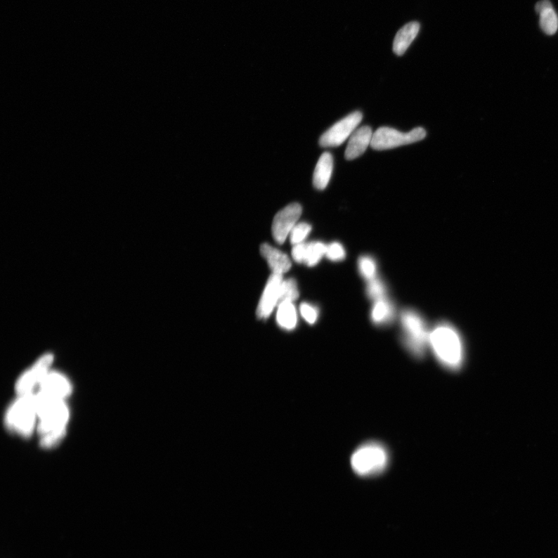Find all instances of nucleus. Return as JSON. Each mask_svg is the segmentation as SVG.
Wrapping results in <instances>:
<instances>
[{
    "label": "nucleus",
    "instance_id": "nucleus-1",
    "mask_svg": "<svg viewBox=\"0 0 558 558\" xmlns=\"http://www.w3.org/2000/svg\"><path fill=\"white\" fill-rule=\"evenodd\" d=\"M429 346L440 364L457 370L464 360L463 344L458 331L448 323H441L431 331Z\"/></svg>",
    "mask_w": 558,
    "mask_h": 558
},
{
    "label": "nucleus",
    "instance_id": "nucleus-2",
    "mask_svg": "<svg viewBox=\"0 0 558 558\" xmlns=\"http://www.w3.org/2000/svg\"><path fill=\"white\" fill-rule=\"evenodd\" d=\"M389 463V451L378 442L361 445L351 458L353 471L361 477L378 476L387 469Z\"/></svg>",
    "mask_w": 558,
    "mask_h": 558
},
{
    "label": "nucleus",
    "instance_id": "nucleus-3",
    "mask_svg": "<svg viewBox=\"0 0 558 558\" xmlns=\"http://www.w3.org/2000/svg\"><path fill=\"white\" fill-rule=\"evenodd\" d=\"M402 342L414 358H424L429 346V335L427 323L416 311L405 310L401 314Z\"/></svg>",
    "mask_w": 558,
    "mask_h": 558
},
{
    "label": "nucleus",
    "instance_id": "nucleus-4",
    "mask_svg": "<svg viewBox=\"0 0 558 558\" xmlns=\"http://www.w3.org/2000/svg\"><path fill=\"white\" fill-rule=\"evenodd\" d=\"M36 416V396L32 394L20 396L7 412L6 425L13 431L28 436L32 433Z\"/></svg>",
    "mask_w": 558,
    "mask_h": 558
},
{
    "label": "nucleus",
    "instance_id": "nucleus-5",
    "mask_svg": "<svg viewBox=\"0 0 558 558\" xmlns=\"http://www.w3.org/2000/svg\"><path fill=\"white\" fill-rule=\"evenodd\" d=\"M426 136L427 132L422 127L403 133L394 128L383 126L373 134L371 147L376 150L393 149L424 140Z\"/></svg>",
    "mask_w": 558,
    "mask_h": 558
},
{
    "label": "nucleus",
    "instance_id": "nucleus-6",
    "mask_svg": "<svg viewBox=\"0 0 558 558\" xmlns=\"http://www.w3.org/2000/svg\"><path fill=\"white\" fill-rule=\"evenodd\" d=\"M363 115L359 111L353 112L332 126L320 138L323 148L338 147L351 138V136L361 122Z\"/></svg>",
    "mask_w": 558,
    "mask_h": 558
},
{
    "label": "nucleus",
    "instance_id": "nucleus-7",
    "mask_svg": "<svg viewBox=\"0 0 558 558\" xmlns=\"http://www.w3.org/2000/svg\"><path fill=\"white\" fill-rule=\"evenodd\" d=\"M303 209L299 203H292L275 215L273 223V235L278 244H283L297 224Z\"/></svg>",
    "mask_w": 558,
    "mask_h": 558
},
{
    "label": "nucleus",
    "instance_id": "nucleus-8",
    "mask_svg": "<svg viewBox=\"0 0 558 558\" xmlns=\"http://www.w3.org/2000/svg\"><path fill=\"white\" fill-rule=\"evenodd\" d=\"M53 356L51 353L45 354L36 363L22 375L16 384V390L20 396L32 394L31 391L41 384L44 377L48 374L52 364Z\"/></svg>",
    "mask_w": 558,
    "mask_h": 558
},
{
    "label": "nucleus",
    "instance_id": "nucleus-9",
    "mask_svg": "<svg viewBox=\"0 0 558 558\" xmlns=\"http://www.w3.org/2000/svg\"><path fill=\"white\" fill-rule=\"evenodd\" d=\"M283 281L282 275L273 274L268 278L257 308V316L259 319L268 318L275 307L278 305Z\"/></svg>",
    "mask_w": 558,
    "mask_h": 558
},
{
    "label": "nucleus",
    "instance_id": "nucleus-10",
    "mask_svg": "<svg viewBox=\"0 0 558 558\" xmlns=\"http://www.w3.org/2000/svg\"><path fill=\"white\" fill-rule=\"evenodd\" d=\"M373 134L368 126H361L354 131L345 150L346 160L351 161L363 155L368 147L371 146Z\"/></svg>",
    "mask_w": 558,
    "mask_h": 558
},
{
    "label": "nucleus",
    "instance_id": "nucleus-11",
    "mask_svg": "<svg viewBox=\"0 0 558 558\" xmlns=\"http://www.w3.org/2000/svg\"><path fill=\"white\" fill-rule=\"evenodd\" d=\"M40 384L42 393L63 401L72 391L69 380L63 375L56 372H48Z\"/></svg>",
    "mask_w": 558,
    "mask_h": 558
},
{
    "label": "nucleus",
    "instance_id": "nucleus-12",
    "mask_svg": "<svg viewBox=\"0 0 558 558\" xmlns=\"http://www.w3.org/2000/svg\"><path fill=\"white\" fill-rule=\"evenodd\" d=\"M261 252L267 261L273 274L283 275L291 268L292 264L288 256L273 246L268 244L262 245Z\"/></svg>",
    "mask_w": 558,
    "mask_h": 558
},
{
    "label": "nucleus",
    "instance_id": "nucleus-13",
    "mask_svg": "<svg viewBox=\"0 0 558 558\" xmlns=\"http://www.w3.org/2000/svg\"><path fill=\"white\" fill-rule=\"evenodd\" d=\"M334 169V158L329 153H323L316 165L313 183L318 190H325Z\"/></svg>",
    "mask_w": 558,
    "mask_h": 558
},
{
    "label": "nucleus",
    "instance_id": "nucleus-14",
    "mask_svg": "<svg viewBox=\"0 0 558 558\" xmlns=\"http://www.w3.org/2000/svg\"><path fill=\"white\" fill-rule=\"evenodd\" d=\"M420 25L417 22H411L403 27L396 34L394 42V51L396 55L401 56L410 46L416 39Z\"/></svg>",
    "mask_w": 558,
    "mask_h": 558
},
{
    "label": "nucleus",
    "instance_id": "nucleus-15",
    "mask_svg": "<svg viewBox=\"0 0 558 558\" xmlns=\"http://www.w3.org/2000/svg\"><path fill=\"white\" fill-rule=\"evenodd\" d=\"M372 320L377 325L390 323L395 318V309L386 298L376 301L372 308Z\"/></svg>",
    "mask_w": 558,
    "mask_h": 558
},
{
    "label": "nucleus",
    "instance_id": "nucleus-16",
    "mask_svg": "<svg viewBox=\"0 0 558 558\" xmlns=\"http://www.w3.org/2000/svg\"><path fill=\"white\" fill-rule=\"evenodd\" d=\"M278 325L285 330H293L297 327V313L295 306L290 301H283L278 306L276 316Z\"/></svg>",
    "mask_w": 558,
    "mask_h": 558
},
{
    "label": "nucleus",
    "instance_id": "nucleus-17",
    "mask_svg": "<svg viewBox=\"0 0 558 558\" xmlns=\"http://www.w3.org/2000/svg\"><path fill=\"white\" fill-rule=\"evenodd\" d=\"M539 15L540 26L542 31L547 35L554 34L558 30V17L553 6L541 12Z\"/></svg>",
    "mask_w": 558,
    "mask_h": 558
},
{
    "label": "nucleus",
    "instance_id": "nucleus-18",
    "mask_svg": "<svg viewBox=\"0 0 558 558\" xmlns=\"http://www.w3.org/2000/svg\"><path fill=\"white\" fill-rule=\"evenodd\" d=\"M327 246L325 244L314 241L306 244V258L305 264L309 267H313L320 261L323 255H326Z\"/></svg>",
    "mask_w": 558,
    "mask_h": 558
},
{
    "label": "nucleus",
    "instance_id": "nucleus-19",
    "mask_svg": "<svg viewBox=\"0 0 558 558\" xmlns=\"http://www.w3.org/2000/svg\"><path fill=\"white\" fill-rule=\"evenodd\" d=\"M298 298L299 290L297 282L294 280L293 278L287 279V280H283L281 285L279 304L283 303V301H290V303H293V301L297 300Z\"/></svg>",
    "mask_w": 558,
    "mask_h": 558
},
{
    "label": "nucleus",
    "instance_id": "nucleus-20",
    "mask_svg": "<svg viewBox=\"0 0 558 558\" xmlns=\"http://www.w3.org/2000/svg\"><path fill=\"white\" fill-rule=\"evenodd\" d=\"M366 292L368 297L376 301L386 298L387 288L379 278H375L368 281Z\"/></svg>",
    "mask_w": 558,
    "mask_h": 558
},
{
    "label": "nucleus",
    "instance_id": "nucleus-21",
    "mask_svg": "<svg viewBox=\"0 0 558 558\" xmlns=\"http://www.w3.org/2000/svg\"><path fill=\"white\" fill-rule=\"evenodd\" d=\"M358 268L361 275L367 279L368 281L376 278V262L372 257L362 256L358 261Z\"/></svg>",
    "mask_w": 558,
    "mask_h": 558
},
{
    "label": "nucleus",
    "instance_id": "nucleus-22",
    "mask_svg": "<svg viewBox=\"0 0 558 558\" xmlns=\"http://www.w3.org/2000/svg\"><path fill=\"white\" fill-rule=\"evenodd\" d=\"M311 226L306 223L297 224L290 233V241L293 245L304 243V240L311 232Z\"/></svg>",
    "mask_w": 558,
    "mask_h": 558
},
{
    "label": "nucleus",
    "instance_id": "nucleus-23",
    "mask_svg": "<svg viewBox=\"0 0 558 558\" xmlns=\"http://www.w3.org/2000/svg\"><path fill=\"white\" fill-rule=\"evenodd\" d=\"M66 434L65 428L58 429V431L51 432L43 436L41 446L44 448L54 447L55 445L61 441Z\"/></svg>",
    "mask_w": 558,
    "mask_h": 558
},
{
    "label": "nucleus",
    "instance_id": "nucleus-24",
    "mask_svg": "<svg viewBox=\"0 0 558 558\" xmlns=\"http://www.w3.org/2000/svg\"><path fill=\"white\" fill-rule=\"evenodd\" d=\"M326 256L330 261H342L346 257V252L340 243L334 242L327 246Z\"/></svg>",
    "mask_w": 558,
    "mask_h": 558
},
{
    "label": "nucleus",
    "instance_id": "nucleus-25",
    "mask_svg": "<svg viewBox=\"0 0 558 558\" xmlns=\"http://www.w3.org/2000/svg\"><path fill=\"white\" fill-rule=\"evenodd\" d=\"M300 313L301 316H303V318L309 323L313 324L316 320H318V311L316 310V308L310 304H301L300 306Z\"/></svg>",
    "mask_w": 558,
    "mask_h": 558
},
{
    "label": "nucleus",
    "instance_id": "nucleus-26",
    "mask_svg": "<svg viewBox=\"0 0 558 558\" xmlns=\"http://www.w3.org/2000/svg\"><path fill=\"white\" fill-rule=\"evenodd\" d=\"M292 258L298 263H305L306 258V244L301 243L294 245L292 252Z\"/></svg>",
    "mask_w": 558,
    "mask_h": 558
},
{
    "label": "nucleus",
    "instance_id": "nucleus-27",
    "mask_svg": "<svg viewBox=\"0 0 558 558\" xmlns=\"http://www.w3.org/2000/svg\"><path fill=\"white\" fill-rule=\"evenodd\" d=\"M552 6V4L550 3V0H542V1L538 2L536 5V12L540 14L541 12Z\"/></svg>",
    "mask_w": 558,
    "mask_h": 558
}]
</instances>
